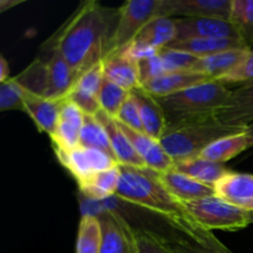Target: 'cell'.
I'll return each instance as SVG.
<instances>
[{
    "label": "cell",
    "mask_w": 253,
    "mask_h": 253,
    "mask_svg": "<svg viewBox=\"0 0 253 253\" xmlns=\"http://www.w3.org/2000/svg\"><path fill=\"white\" fill-rule=\"evenodd\" d=\"M174 21L177 29L174 41L193 39L241 40L236 27L226 20L207 17H174Z\"/></svg>",
    "instance_id": "8fae6325"
},
{
    "label": "cell",
    "mask_w": 253,
    "mask_h": 253,
    "mask_svg": "<svg viewBox=\"0 0 253 253\" xmlns=\"http://www.w3.org/2000/svg\"><path fill=\"white\" fill-rule=\"evenodd\" d=\"M232 0H162L160 16L207 17L230 21Z\"/></svg>",
    "instance_id": "30bf717a"
},
{
    "label": "cell",
    "mask_w": 253,
    "mask_h": 253,
    "mask_svg": "<svg viewBox=\"0 0 253 253\" xmlns=\"http://www.w3.org/2000/svg\"><path fill=\"white\" fill-rule=\"evenodd\" d=\"M166 48L185 52L198 58H202L229 49L250 48V47L244 41L237 39H193L185 41H173Z\"/></svg>",
    "instance_id": "cb8c5ba5"
},
{
    "label": "cell",
    "mask_w": 253,
    "mask_h": 253,
    "mask_svg": "<svg viewBox=\"0 0 253 253\" xmlns=\"http://www.w3.org/2000/svg\"><path fill=\"white\" fill-rule=\"evenodd\" d=\"M230 22L239 31L242 41L253 44V0H232Z\"/></svg>",
    "instance_id": "f546056e"
},
{
    "label": "cell",
    "mask_w": 253,
    "mask_h": 253,
    "mask_svg": "<svg viewBox=\"0 0 253 253\" xmlns=\"http://www.w3.org/2000/svg\"><path fill=\"white\" fill-rule=\"evenodd\" d=\"M105 78L123 86L126 90L141 86L137 59L127 51V48L108 54L103 61Z\"/></svg>",
    "instance_id": "ac0fdd59"
},
{
    "label": "cell",
    "mask_w": 253,
    "mask_h": 253,
    "mask_svg": "<svg viewBox=\"0 0 253 253\" xmlns=\"http://www.w3.org/2000/svg\"><path fill=\"white\" fill-rule=\"evenodd\" d=\"M245 132H246L247 137H249L250 143H251V147H253V124H251L250 126H247L246 130H245Z\"/></svg>",
    "instance_id": "60d3db41"
},
{
    "label": "cell",
    "mask_w": 253,
    "mask_h": 253,
    "mask_svg": "<svg viewBox=\"0 0 253 253\" xmlns=\"http://www.w3.org/2000/svg\"><path fill=\"white\" fill-rule=\"evenodd\" d=\"M214 119L221 125L240 130L253 124V81L232 90L226 106L216 111Z\"/></svg>",
    "instance_id": "7c38bea8"
},
{
    "label": "cell",
    "mask_w": 253,
    "mask_h": 253,
    "mask_svg": "<svg viewBox=\"0 0 253 253\" xmlns=\"http://www.w3.org/2000/svg\"><path fill=\"white\" fill-rule=\"evenodd\" d=\"M130 94L137 104L145 133L160 141L167 130V120L158 99L146 91L142 86L132 89Z\"/></svg>",
    "instance_id": "44dd1931"
},
{
    "label": "cell",
    "mask_w": 253,
    "mask_h": 253,
    "mask_svg": "<svg viewBox=\"0 0 253 253\" xmlns=\"http://www.w3.org/2000/svg\"><path fill=\"white\" fill-rule=\"evenodd\" d=\"M49 54L44 61L47 64L46 98L63 100L78 82V77L66 59L54 48H48Z\"/></svg>",
    "instance_id": "9a60e30c"
},
{
    "label": "cell",
    "mask_w": 253,
    "mask_h": 253,
    "mask_svg": "<svg viewBox=\"0 0 253 253\" xmlns=\"http://www.w3.org/2000/svg\"><path fill=\"white\" fill-rule=\"evenodd\" d=\"M214 190L224 202L246 211L253 210V174L229 172L214 185Z\"/></svg>",
    "instance_id": "5bb4252c"
},
{
    "label": "cell",
    "mask_w": 253,
    "mask_h": 253,
    "mask_svg": "<svg viewBox=\"0 0 253 253\" xmlns=\"http://www.w3.org/2000/svg\"><path fill=\"white\" fill-rule=\"evenodd\" d=\"M195 221L205 230L237 231L249 226V212L224 202L216 195L183 203Z\"/></svg>",
    "instance_id": "5b68a950"
},
{
    "label": "cell",
    "mask_w": 253,
    "mask_h": 253,
    "mask_svg": "<svg viewBox=\"0 0 253 253\" xmlns=\"http://www.w3.org/2000/svg\"><path fill=\"white\" fill-rule=\"evenodd\" d=\"M249 212V221L250 224H253V211H247Z\"/></svg>",
    "instance_id": "b9f144b4"
},
{
    "label": "cell",
    "mask_w": 253,
    "mask_h": 253,
    "mask_svg": "<svg viewBox=\"0 0 253 253\" xmlns=\"http://www.w3.org/2000/svg\"><path fill=\"white\" fill-rule=\"evenodd\" d=\"M67 99L69 101H72L74 105L78 106L85 115L95 116L101 110L98 96L89 93V91L83 90V89L78 88L76 85L69 91V94L67 95Z\"/></svg>",
    "instance_id": "836d02e7"
},
{
    "label": "cell",
    "mask_w": 253,
    "mask_h": 253,
    "mask_svg": "<svg viewBox=\"0 0 253 253\" xmlns=\"http://www.w3.org/2000/svg\"><path fill=\"white\" fill-rule=\"evenodd\" d=\"M85 114L68 99H64L62 104L61 115L53 135L51 136L54 148L73 150L79 147L81 130L84 123Z\"/></svg>",
    "instance_id": "e0dca14e"
},
{
    "label": "cell",
    "mask_w": 253,
    "mask_h": 253,
    "mask_svg": "<svg viewBox=\"0 0 253 253\" xmlns=\"http://www.w3.org/2000/svg\"><path fill=\"white\" fill-rule=\"evenodd\" d=\"M101 239L103 232L99 217L83 215L79 222L76 253H100Z\"/></svg>",
    "instance_id": "f1b7e54d"
},
{
    "label": "cell",
    "mask_w": 253,
    "mask_h": 253,
    "mask_svg": "<svg viewBox=\"0 0 253 253\" xmlns=\"http://www.w3.org/2000/svg\"><path fill=\"white\" fill-rule=\"evenodd\" d=\"M250 49L251 48H235L211 54V56L202 57L198 59L192 71L205 74L212 81H219L222 77L234 71L244 61Z\"/></svg>",
    "instance_id": "603a6c76"
},
{
    "label": "cell",
    "mask_w": 253,
    "mask_h": 253,
    "mask_svg": "<svg viewBox=\"0 0 253 253\" xmlns=\"http://www.w3.org/2000/svg\"><path fill=\"white\" fill-rule=\"evenodd\" d=\"M99 220L103 232L100 253H140L135 229L123 216L108 210Z\"/></svg>",
    "instance_id": "9c48e42d"
},
{
    "label": "cell",
    "mask_w": 253,
    "mask_h": 253,
    "mask_svg": "<svg viewBox=\"0 0 253 253\" xmlns=\"http://www.w3.org/2000/svg\"><path fill=\"white\" fill-rule=\"evenodd\" d=\"M116 197L162 215L192 244L216 253H231L212 236L211 232L195 221L182 202L167 192L158 180L155 170L120 165V182Z\"/></svg>",
    "instance_id": "7a4b0ae2"
},
{
    "label": "cell",
    "mask_w": 253,
    "mask_h": 253,
    "mask_svg": "<svg viewBox=\"0 0 253 253\" xmlns=\"http://www.w3.org/2000/svg\"><path fill=\"white\" fill-rule=\"evenodd\" d=\"M162 0H131L119 9V21L109 44V53L126 48L141 30L160 16Z\"/></svg>",
    "instance_id": "8992f818"
},
{
    "label": "cell",
    "mask_w": 253,
    "mask_h": 253,
    "mask_svg": "<svg viewBox=\"0 0 253 253\" xmlns=\"http://www.w3.org/2000/svg\"><path fill=\"white\" fill-rule=\"evenodd\" d=\"M95 118L98 119L99 123L103 125L106 133H108L111 148H113V152L115 155V158L119 165L140 168V169L147 168L146 167V163L138 156V153L132 147V145L128 141V138L126 137L124 131L120 128L115 118L108 115L103 110L99 111L95 115Z\"/></svg>",
    "instance_id": "ffe728a7"
},
{
    "label": "cell",
    "mask_w": 253,
    "mask_h": 253,
    "mask_svg": "<svg viewBox=\"0 0 253 253\" xmlns=\"http://www.w3.org/2000/svg\"><path fill=\"white\" fill-rule=\"evenodd\" d=\"M0 110H21L25 111L24 88L10 78L0 83Z\"/></svg>",
    "instance_id": "1f68e13d"
},
{
    "label": "cell",
    "mask_w": 253,
    "mask_h": 253,
    "mask_svg": "<svg viewBox=\"0 0 253 253\" xmlns=\"http://www.w3.org/2000/svg\"><path fill=\"white\" fill-rule=\"evenodd\" d=\"M10 79V71L9 64H7L6 59L4 56L0 57V83L9 81Z\"/></svg>",
    "instance_id": "f35d334b"
},
{
    "label": "cell",
    "mask_w": 253,
    "mask_h": 253,
    "mask_svg": "<svg viewBox=\"0 0 253 253\" xmlns=\"http://www.w3.org/2000/svg\"><path fill=\"white\" fill-rule=\"evenodd\" d=\"M54 153L59 163L76 178L77 182H81L94 173L108 170L119 165L118 161L103 151L82 146L68 151L54 148Z\"/></svg>",
    "instance_id": "52a82bcc"
},
{
    "label": "cell",
    "mask_w": 253,
    "mask_h": 253,
    "mask_svg": "<svg viewBox=\"0 0 253 253\" xmlns=\"http://www.w3.org/2000/svg\"><path fill=\"white\" fill-rule=\"evenodd\" d=\"M253 81V49H250L247 56L245 57L244 61L234 69L219 79L222 84L227 86V84H246Z\"/></svg>",
    "instance_id": "8d00e7d4"
},
{
    "label": "cell",
    "mask_w": 253,
    "mask_h": 253,
    "mask_svg": "<svg viewBox=\"0 0 253 253\" xmlns=\"http://www.w3.org/2000/svg\"><path fill=\"white\" fill-rule=\"evenodd\" d=\"M173 168L177 169L178 172L212 188L224 175L231 172L222 163L211 162V161L204 160L202 157L190 158V160L183 161V162L174 163Z\"/></svg>",
    "instance_id": "484cf974"
},
{
    "label": "cell",
    "mask_w": 253,
    "mask_h": 253,
    "mask_svg": "<svg viewBox=\"0 0 253 253\" xmlns=\"http://www.w3.org/2000/svg\"><path fill=\"white\" fill-rule=\"evenodd\" d=\"M128 96H130V91L105 78L98 99L101 110L105 111L108 115L116 118L121 106L127 100Z\"/></svg>",
    "instance_id": "4dcf8cb0"
},
{
    "label": "cell",
    "mask_w": 253,
    "mask_h": 253,
    "mask_svg": "<svg viewBox=\"0 0 253 253\" xmlns=\"http://www.w3.org/2000/svg\"><path fill=\"white\" fill-rule=\"evenodd\" d=\"M175 34L174 17L158 16L148 22L126 48L136 59L152 56L174 41Z\"/></svg>",
    "instance_id": "ba28073f"
},
{
    "label": "cell",
    "mask_w": 253,
    "mask_h": 253,
    "mask_svg": "<svg viewBox=\"0 0 253 253\" xmlns=\"http://www.w3.org/2000/svg\"><path fill=\"white\" fill-rule=\"evenodd\" d=\"M116 120L119 123L124 124V125L128 126L132 130L138 131V132L145 133V130H143L142 120H141L140 111H138L137 104L135 103V100L132 99V96H128L127 100L124 103V105L121 106L120 111H119L118 116H116Z\"/></svg>",
    "instance_id": "74e56055"
},
{
    "label": "cell",
    "mask_w": 253,
    "mask_h": 253,
    "mask_svg": "<svg viewBox=\"0 0 253 253\" xmlns=\"http://www.w3.org/2000/svg\"><path fill=\"white\" fill-rule=\"evenodd\" d=\"M22 2V0H0V11L5 12L11 7L17 6Z\"/></svg>",
    "instance_id": "ab89813d"
},
{
    "label": "cell",
    "mask_w": 253,
    "mask_h": 253,
    "mask_svg": "<svg viewBox=\"0 0 253 253\" xmlns=\"http://www.w3.org/2000/svg\"><path fill=\"white\" fill-rule=\"evenodd\" d=\"M231 91L221 82L209 81L157 99L165 111L167 128H169L214 119L215 113L226 106Z\"/></svg>",
    "instance_id": "3957f363"
},
{
    "label": "cell",
    "mask_w": 253,
    "mask_h": 253,
    "mask_svg": "<svg viewBox=\"0 0 253 253\" xmlns=\"http://www.w3.org/2000/svg\"><path fill=\"white\" fill-rule=\"evenodd\" d=\"M249 148H251V143L246 132L242 131V132L226 136L212 142L200 153L199 157L224 165L225 162L232 160Z\"/></svg>",
    "instance_id": "4316f807"
},
{
    "label": "cell",
    "mask_w": 253,
    "mask_h": 253,
    "mask_svg": "<svg viewBox=\"0 0 253 253\" xmlns=\"http://www.w3.org/2000/svg\"><path fill=\"white\" fill-rule=\"evenodd\" d=\"M120 182V165L108 170L94 173L78 182L79 190L86 198L94 200L106 199L111 195H116Z\"/></svg>",
    "instance_id": "d4e9b609"
},
{
    "label": "cell",
    "mask_w": 253,
    "mask_h": 253,
    "mask_svg": "<svg viewBox=\"0 0 253 253\" xmlns=\"http://www.w3.org/2000/svg\"><path fill=\"white\" fill-rule=\"evenodd\" d=\"M209 81H212V79L205 74L198 73V72L175 71L166 72L162 76L146 82L141 86L156 98H163V96L179 93V91Z\"/></svg>",
    "instance_id": "d6986e66"
},
{
    "label": "cell",
    "mask_w": 253,
    "mask_h": 253,
    "mask_svg": "<svg viewBox=\"0 0 253 253\" xmlns=\"http://www.w3.org/2000/svg\"><path fill=\"white\" fill-rule=\"evenodd\" d=\"M119 21V10L98 1L82 2L61 29L47 41L63 56L77 77L104 61Z\"/></svg>",
    "instance_id": "6da1fadb"
},
{
    "label": "cell",
    "mask_w": 253,
    "mask_h": 253,
    "mask_svg": "<svg viewBox=\"0 0 253 253\" xmlns=\"http://www.w3.org/2000/svg\"><path fill=\"white\" fill-rule=\"evenodd\" d=\"M63 100L43 98L24 89L25 113L34 120L39 130L46 132L49 137L53 135L58 124Z\"/></svg>",
    "instance_id": "7402d4cb"
},
{
    "label": "cell",
    "mask_w": 253,
    "mask_h": 253,
    "mask_svg": "<svg viewBox=\"0 0 253 253\" xmlns=\"http://www.w3.org/2000/svg\"><path fill=\"white\" fill-rule=\"evenodd\" d=\"M79 146L103 151L106 155L111 156L114 160H116L105 128L93 115H84V123L81 130V137H79Z\"/></svg>",
    "instance_id": "83f0119b"
},
{
    "label": "cell",
    "mask_w": 253,
    "mask_h": 253,
    "mask_svg": "<svg viewBox=\"0 0 253 253\" xmlns=\"http://www.w3.org/2000/svg\"><path fill=\"white\" fill-rule=\"evenodd\" d=\"M137 67L138 73H140L141 85L145 84L146 82L151 81L153 78H157V77L162 76V74H165L167 72L158 52L156 54H152V56L138 58Z\"/></svg>",
    "instance_id": "e575fe53"
},
{
    "label": "cell",
    "mask_w": 253,
    "mask_h": 253,
    "mask_svg": "<svg viewBox=\"0 0 253 253\" xmlns=\"http://www.w3.org/2000/svg\"><path fill=\"white\" fill-rule=\"evenodd\" d=\"M245 130L229 127L215 119L169 127L161 137L160 143L174 163L199 157L200 153L215 141Z\"/></svg>",
    "instance_id": "277c9868"
},
{
    "label": "cell",
    "mask_w": 253,
    "mask_h": 253,
    "mask_svg": "<svg viewBox=\"0 0 253 253\" xmlns=\"http://www.w3.org/2000/svg\"><path fill=\"white\" fill-rule=\"evenodd\" d=\"M118 124L121 130L124 131V133L126 135V137L128 138L132 147L135 148L136 152L138 153V156L146 163V167L148 169H152L155 172L161 173L173 168L174 162L166 153V151L163 150L160 141L155 140L151 136H148L147 133L138 132V131L132 130L128 126L119 123V121Z\"/></svg>",
    "instance_id": "4fadbf2b"
},
{
    "label": "cell",
    "mask_w": 253,
    "mask_h": 253,
    "mask_svg": "<svg viewBox=\"0 0 253 253\" xmlns=\"http://www.w3.org/2000/svg\"><path fill=\"white\" fill-rule=\"evenodd\" d=\"M158 54L162 58L163 64L167 72L175 71H192L194 64L199 58L193 54L185 53V52L174 51V49L163 48L158 51Z\"/></svg>",
    "instance_id": "d6a6232c"
},
{
    "label": "cell",
    "mask_w": 253,
    "mask_h": 253,
    "mask_svg": "<svg viewBox=\"0 0 253 253\" xmlns=\"http://www.w3.org/2000/svg\"><path fill=\"white\" fill-rule=\"evenodd\" d=\"M104 79H105V74H104V67L103 62L95 64L91 67L89 71L82 74L79 77L78 82L76 83V86L83 89V90L89 91V93L94 94L95 96H99L100 89L103 86Z\"/></svg>",
    "instance_id": "d590c367"
},
{
    "label": "cell",
    "mask_w": 253,
    "mask_h": 253,
    "mask_svg": "<svg viewBox=\"0 0 253 253\" xmlns=\"http://www.w3.org/2000/svg\"><path fill=\"white\" fill-rule=\"evenodd\" d=\"M156 175L161 184L167 189V192L182 203L193 202V200H199L203 198L215 195L214 188L203 184V183L178 172L174 168H170L166 172H156Z\"/></svg>",
    "instance_id": "2e32d148"
}]
</instances>
